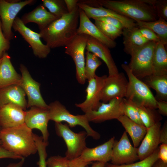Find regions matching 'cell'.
<instances>
[{
  "label": "cell",
  "mask_w": 167,
  "mask_h": 167,
  "mask_svg": "<svg viewBox=\"0 0 167 167\" xmlns=\"http://www.w3.org/2000/svg\"><path fill=\"white\" fill-rule=\"evenodd\" d=\"M94 20L100 21L111 24L119 29L122 30L125 28L118 19L111 17H101L93 19Z\"/></svg>",
  "instance_id": "42"
},
{
  "label": "cell",
  "mask_w": 167,
  "mask_h": 167,
  "mask_svg": "<svg viewBox=\"0 0 167 167\" xmlns=\"http://www.w3.org/2000/svg\"><path fill=\"white\" fill-rule=\"evenodd\" d=\"M157 109L158 112L164 116L167 115V102L161 100H157Z\"/></svg>",
  "instance_id": "47"
},
{
  "label": "cell",
  "mask_w": 167,
  "mask_h": 167,
  "mask_svg": "<svg viewBox=\"0 0 167 167\" xmlns=\"http://www.w3.org/2000/svg\"><path fill=\"white\" fill-rule=\"evenodd\" d=\"M68 13H71L78 9V0H64Z\"/></svg>",
  "instance_id": "48"
},
{
  "label": "cell",
  "mask_w": 167,
  "mask_h": 167,
  "mask_svg": "<svg viewBox=\"0 0 167 167\" xmlns=\"http://www.w3.org/2000/svg\"><path fill=\"white\" fill-rule=\"evenodd\" d=\"M34 0H26L16 2L0 0V18L2 28L5 38L9 41L14 38L12 28L17 15L24 6L34 4Z\"/></svg>",
  "instance_id": "9"
},
{
  "label": "cell",
  "mask_w": 167,
  "mask_h": 167,
  "mask_svg": "<svg viewBox=\"0 0 167 167\" xmlns=\"http://www.w3.org/2000/svg\"><path fill=\"white\" fill-rule=\"evenodd\" d=\"M32 130L24 123L0 131L2 146L9 152L23 157L37 152Z\"/></svg>",
  "instance_id": "3"
},
{
  "label": "cell",
  "mask_w": 167,
  "mask_h": 167,
  "mask_svg": "<svg viewBox=\"0 0 167 167\" xmlns=\"http://www.w3.org/2000/svg\"><path fill=\"white\" fill-rule=\"evenodd\" d=\"M105 163L96 161L93 163L91 167H105Z\"/></svg>",
  "instance_id": "51"
},
{
  "label": "cell",
  "mask_w": 167,
  "mask_h": 167,
  "mask_svg": "<svg viewBox=\"0 0 167 167\" xmlns=\"http://www.w3.org/2000/svg\"><path fill=\"white\" fill-rule=\"evenodd\" d=\"M123 98H116L107 103H101L96 110L84 114L89 122L95 123L113 119H118L124 115L122 106Z\"/></svg>",
  "instance_id": "15"
},
{
  "label": "cell",
  "mask_w": 167,
  "mask_h": 167,
  "mask_svg": "<svg viewBox=\"0 0 167 167\" xmlns=\"http://www.w3.org/2000/svg\"><path fill=\"white\" fill-rule=\"evenodd\" d=\"M153 6L159 18L167 20V0H155Z\"/></svg>",
  "instance_id": "39"
},
{
  "label": "cell",
  "mask_w": 167,
  "mask_h": 167,
  "mask_svg": "<svg viewBox=\"0 0 167 167\" xmlns=\"http://www.w3.org/2000/svg\"><path fill=\"white\" fill-rule=\"evenodd\" d=\"M79 25L77 34H84L91 36L109 48H113L116 46V43L105 36L79 8Z\"/></svg>",
  "instance_id": "19"
},
{
  "label": "cell",
  "mask_w": 167,
  "mask_h": 167,
  "mask_svg": "<svg viewBox=\"0 0 167 167\" xmlns=\"http://www.w3.org/2000/svg\"><path fill=\"white\" fill-rule=\"evenodd\" d=\"M69 160L65 156H54L46 161L47 167H68Z\"/></svg>",
  "instance_id": "38"
},
{
  "label": "cell",
  "mask_w": 167,
  "mask_h": 167,
  "mask_svg": "<svg viewBox=\"0 0 167 167\" xmlns=\"http://www.w3.org/2000/svg\"><path fill=\"white\" fill-rule=\"evenodd\" d=\"M160 144H167V122L165 121L160 133Z\"/></svg>",
  "instance_id": "46"
},
{
  "label": "cell",
  "mask_w": 167,
  "mask_h": 167,
  "mask_svg": "<svg viewBox=\"0 0 167 167\" xmlns=\"http://www.w3.org/2000/svg\"><path fill=\"white\" fill-rule=\"evenodd\" d=\"M25 95L24 91L19 85H12L0 89V106L13 104L26 111L27 102Z\"/></svg>",
  "instance_id": "24"
},
{
  "label": "cell",
  "mask_w": 167,
  "mask_h": 167,
  "mask_svg": "<svg viewBox=\"0 0 167 167\" xmlns=\"http://www.w3.org/2000/svg\"><path fill=\"white\" fill-rule=\"evenodd\" d=\"M79 20V7L54 20L39 33L51 49L65 46L77 34Z\"/></svg>",
  "instance_id": "1"
},
{
  "label": "cell",
  "mask_w": 167,
  "mask_h": 167,
  "mask_svg": "<svg viewBox=\"0 0 167 167\" xmlns=\"http://www.w3.org/2000/svg\"><path fill=\"white\" fill-rule=\"evenodd\" d=\"M153 75H167V52L165 46L161 42L156 43L152 61Z\"/></svg>",
  "instance_id": "28"
},
{
  "label": "cell",
  "mask_w": 167,
  "mask_h": 167,
  "mask_svg": "<svg viewBox=\"0 0 167 167\" xmlns=\"http://www.w3.org/2000/svg\"><path fill=\"white\" fill-rule=\"evenodd\" d=\"M12 28L15 32H18L30 45L35 56L40 58H45L47 57L51 49L42 42L39 33L27 27L18 16L14 21Z\"/></svg>",
  "instance_id": "12"
},
{
  "label": "cell",
  "mask_w": 167,
  "mask_h": 167,
  "mask_svg": "<svg viewBox=\"0 0 167 167\" xmlns=\"http://www.w3.org/2000/svg\"><path fill=\"white\" fill-rule=\"evenodd\" d=\"M7 53H4L0 65V89L12 85L19 86L21 76L13 67Z\"/></svg>",
  "instance_id": "23"
},
{
  "label": "cell",
  "mask_w": 167,
  "mask_h": 167,
  "mask_svg": "<svg viewBox=\"0 0 167 167\" xmlns=\"http://www.w3.org/2000/svg\"><path fill=\"white\" fill-rule=\"evenodd\" d=\"M24 158H23L20 159V161L19 162L10 163L6 167H22L24 163Z\"/></svg>",
  "instance_id": "50"
},
{
  "label": "cell",
  "mask_w": 167,
  "mask_h": 167,
  "mask_svg": "<svg viewBox=\"0 0 167 167\" xmlns=\"http://www.w3.org/2000/svg\"><path fill=\"white\" fill-rule=\"evenodd\" d=\"M161 128V123L159 121L148 128L140 145L137 148V154L140 161L150 156L158 147Z\"/></svg>",
  "instance_id": "20"
},
{
  "label": "cell",
  "mask_w": 167,
  "mask_h": 167,
  "mask_svg": "<svg viewBox=\"0 0 167 167\" xmlns=\"http://www.w3.org/2000/svg\"><path fill=\"white\" fill-rule=\"evenodd\" d=\"M23 158L5 149L2 145H0V159L2 158H11L21 159Z\"/></svg>",
  "instance_id": "43"
},
{
  "label": "cell",
  "mask_w": 167,
  "mask_h": 167,
  "mask_svg": "<svg viewBox=\"0 0 167 167\" xmlns=\"http://www.w3.org/2000/svg\"><path fill=\"white\" fill-rule=\"evenodd\" d=\"M122 124L131 137L134 146L137 148L144 138L148 128L144 126L138 124L124 115L117 119Z\"/></svg>",
  "instance_id": "27"
},
{
  "label": "cell",
  "mask_w": 167,
  "mask_h": 167,
  "mask_svg": "<svg viewBox=\"0 0 167 167\" xmlns=\"http://www.w3.org/2000/svg\"><path fill=\"white\" fill-rule=\"evenodd\" d=\"M69 127L67 123H55L56 134L63 139L66 146L65 156L70 160L80 156L87 147L86 143L87 135L85 131L75 133Z\"/></svg>",
  "instance_id": "7"
},
{
  "label": "cell",
  "mask_w": 167,
  "mask_h": 167,
  "mask_svg": "<svg viewBox=\"0 0 167 167\" xmlns=\"http://www.w3.org/2000/svg\"><path fill=\"white\" fill-rule=\"evenodd\" d=\"M115 137L113 136L103 144L93 148L87 147L80 157L86 162L93 161L106 164L111 160L112 149Z\"/></svg>",
  "instance_id": "22"
},
{
  "label": "cell",
  "mask_w": 167,
  "mask_h": 167,
  "mask_svg": "<svg viewBox=\"0 0 167 167\" xmlns=\"http://www.w3.org/2000/svg\"><path fill=\"white\" fill-rule=\"evenodd\" d=\"M50 120L48 109L32 106L26 111L24 123L29 128L40 131L44 141L48 142L49 133L48 125Z\"/></svg>",
  "instance_id": "16"
},
{
  "label": "cell",
  "mask_w": 167,
  "mask_h": 167,
  "mask_svg": "<svg viewBox=\"0 0 167 167\" xmlns=\"http://www.w3.org/2000/svg\"><path fill=\"white\" fill-rule=\"evenodd\" d=\"M48 111L50 120L55 123L66 122L70 127L79 125L84 129L87 136L98 140L101 135L90 126L87 117L84 114L75 115L71 113L64 105L59 101H55L49 105Z\"/></svg>",
  "instance_id": "4"
},
{
  "label": "cell",
  "mask_w": 167,
  "mask_h": 167,
  "mask_svg": "<svg viewBox=\"0 0 167 167\" xmlns=\"http://www.w3.org/2000/svg\"><path fill=\"white\" fill-rule=\"evenodd\" d=\"M34 140L39 156V160L37 164L39 167H47L46 159L47 154L46 148L49 142L44 141L42 136L38 135L34 137Z\"/></svg>",
  "instance_id": "37"
},
{
  "label": "cell",
  "mask_w": 167,
  "mask_h": 167,
  "mask_svg": "<svg viewBox=\"0 0 167 167\" xmlns=\"http://www.w3.org/2000/svg\"><path fill=\"white\" fill-rule=\"evenodd\" d=\"M2 129V127H1V126H0V131ZM2 145V142H1V141L0 140V145Z\"/></svg>",
  "instance_id": "52"
},
{
  "label": "cell",
  "mask_w": 167,
  "mask_h": 167,
  "mask_svg": "<svg viewBox=\"0 0 167 167\" xmlns=\"http://www.w3.org/2000/svg\"><path fill=\"white\" fill-rule=\"evenodd\" d=\"M135 104L143 124L147 128L161 120L162 117L160 116V114L158 112L156 111V109Z\"/></svg>",
  "instance_id": "31"
},
{
  "label": "cell",
  "mask_w": 167,
  "mask_h": 167,
  "mask_svg": "<svg viewBox=\"0 0 167 167\" xmlns=\"http://www.w3.org/2000/svg\"><path fill=\"white\" fill-rule=\"evenodd\" d=\"M26 111L13 104L0 106V125L2 129L16 127L24 123Z\"/></svg>",
  "instance_id": "18"
},
{
  "label": "cell",
  "mask_w": 167,
  "mask_h": 167,
  "mask_svg": "<svg viewBox=\"0 0 167 167\" xmlns=\"http://www.w3.org/2000/svg\"><path fill=\"white\" fill-rule=\"evenodd\" d=\"M156 93L157 100L167 101V75L158 76L153 74L141 80Z\"/></svg>",
  "instance_id": "29"
},
{
  "label": "cell",
  "mask_w": 167,
  "mask_h": 167,
  "mask_svg": "<svg viewBox=\"0 0 167 167\" xmlns=\"http://www.w3.org/2000/svg\"><path fill=\"white\" fill-rule=\"evenodd\" d=\"M78 7L82 10L89 19L101 17H111L118 19L125 28L130 29L137 26L135 21L121 15L109 9L101 6L93 7L85 4L78 3Z\"/></svg>",
  "instance_id": "21"
},
{
  "label": "cell",
  "mask_w": 167,
  "mask_h": 167,
  "mask_svg": "<svg viewBox=\"0 0 167 167\" xmlns=\"http://www.w3.org/2000/svg\"><path fill=\"white\" fill-rule=\"evenodd\" d=\"M156 44L149 41L130 54L131 57L128 65L133 74L139 79L152 74V58Z\"/></svg>",
  "instance_id": "6"
},
{
  "label": "cell",
  "mask_w": 167,
  "mask_h": 167,
  "mask_svg": "<svg viewBox=\"0 0 167 167\" xmlns=\"http://www.w3.org/2000/svg\"><path fill=\"white\" fill-rule=\"evenodd\" d=\"M21 80L19 86L28 97L27 108L37 106L48 109L49 105L45 103L41 95L40 84L32 78L28 69L24 64L20 65Z\"/></svg>",
  "instance_id": "10"
},
{
  "label": "cell",
  "mask_w": 167,
  "mask_h": 167,
  "mask_svg": "<svg viewBox=\"0 0 167 167\" xmlns=\"http://www.w3.org/2000/svg\"><path fill=\"white\" fill-rule=\"evenodd\" d=\"M87 35L77 34L65 46V53L70 56L75 65L76 79L81 84H85L86 79L84 75L85 58Z\"/></svg>",
  "instance_id": "8"
},
{
  "label": "cell",
  "mask_w": 167,
  "mask_h": 167,
  "mask_svg": "<svg viewBox=\"0 0 167 167\" xmlns=\"http://www.w3.org/2000/svg\"><path fill=\"white\" fill-rule=\"evenodd\" d=\"M122 106L124 115L134 122L143 125L137 107L134 103L129 99L123 98Z\"/></svg>",
  "instance_id": "34"
},
{
  "label": "cell",
  "mask_w": 167,
  "mask_h": 167,
  "mask_svg": "<svg viewBox=\"0 0 167 167\" xmlns=\"http://www.w3.org/2000/svg\"><path fill=\"white\" fill-rule=\"evenodd\" d=\"M128 86V81L122 72L116 75L107 76L102 88L101 101L107 103L116 98H125Z\"/></svg>",
  "instance_id": "14"
},
{
  "label": "cell",
  "mask_w": 167,
  "mask_h": 167,
  "mask_svg": "<svg viewBox=\"0 0 167 167\" xmlns=\"http://www.w3.org/2000/svg\"><path fill=\"white\" fill-rule=\"evenodd\" d=\"M159 148L150 156L146 158L135 163L128 164L116 165L111 163H106L105 167H151L154 163L158 159Z\"/></svg>",
  "instance_id": "36"
},
{
  "label": "cell",
  "mask_w": 167,
  "mask_h": 167,
  "mask_svg": "<svg viewBox=\"0 0 167 167\" xmlns=\"http://www.w3.org/2000/svg\"><path fill=\"white\" fill-rule=\"evenodd\" d=\"M10 47V41L5 38L3 32L0 18V59L2 58L4 53L9 49Z\"/></svg>",
  "instance_id": "40"
},
{
  "label": "cell",
  "mask_w": 167,
  "mask_h": 167,
  "mask_svg": "<svg viewBox=\"0 0 167 167\" xmlns=\"http://www.w3.org/2000/svg\"><path fill=\"white\" fill-rule=\"evenodd\" d=\"M151 167H167V163L158 159L152 165Z\"/></svg>",
  "instance_id": "49"
},
{
  "label": "cell",
  "mask_w": 167,
  "mask_h": 167,
  "mask_svg": "<svg viewBox=\"0 0 167 167\" xmlns=\"http://www.w3.org/2000/svg\"><path fill=\"white\" fill-rule=\"evenodd\" d=\"M124 51L130 54L134 50L145 45L149 41L145 38L137 26L122 30Z\"/></svg>",
  "instance_id": "26"
},
{
  "label": "cell",
  "mask_w": 167,
  "mask_h": 167,
  "mask_svg": "<svg viewBox=\"0 0 167 167\" xmlns=\"http://www.w3.org/2000/svg\"><path fill=\"white\" fill-rule=\"evenodd\" d=\"M94 20L95 25L109 39L114 41L115 39L122 34V30L119 29L111 24L96 20Z\"/></svg>",
  "instance_id": "35"
},
{
  "label": "cell",
  "mask_w": 167,
  "mask_h": 167,
  "mask_svg": "<svg viewBox=\"0 0 167 167\" xmlns=\"http://www.w3.org/2000/svg\"><path fill=\"white\" fill-rule=\"evenodd\" d=\"M107 76L96 75L88 81V84L85 90L87 93L85 100L82 103L75 104V106L85 113L96 110L100 105L102 91Z\"/></svg>",
  "instance_id": "13"
},
{
  "label": "cell",
  "mask_w": 167,
  "mask_h": 167,
  "mask_svg": "<svg viewBox=\"0 0 167 167\" xmlns=\"http://www.w3.org/2000/svg\"><path fill=\"white\" fill-rule=\"evenodd\" d=\"M86 49L105 62L108 69L109 76L116 75L119 73L109 48L105 45L92 36L87 35Z\"/></svg>",
  "instance_id": "17"
},
{
  "label": "cell",
  "mask_w": 167,
  "mask_h": 167,
  "mask_svg": "<svg viewBox=\"0 0 167 167\" xmlns=\"http://www.w3.org/2000/svg\"><path fill=\"white\" fill-rule=\"evenodd\" d=\"M91 163L85 161L79 156L69 160L68 167H86Z\"/></svg>",
  "instance_id": "44"
},
{
  "label": "cell",
  "mask_w": 167,
  "mask_h": 167,
  "mask_svg": "<svg viewBox=\"0 0 167 167\" xmlns=\"http://www.w3.org/2000/svg\"><path fill=\"white\" fill-rule=\"evenodd\" d=\"M121 66L128 78V86L125 98L135 104L153 109H157V100L149 88L142 80L135 76L128 65Z\"/></svg>",
  "instance_id": "5"
},
{
  "label": "cell",
  "mask_w": 167,
  "mask_h": 167,
  "mask_svg": "<svg viewBox=\"0 0 167 167\" xmlns=\"http://www.w3.org/2000/svg\"><path fill=\"white\" fill-rule=\"evenodd\" d=\"M86 62L84 67V75L88 81L94 78L96 75V70L101 64L100 59L93 53L86 51Z\"/></svg>",
  "instance_id": "32"
},
{
  "label": "cell",
  "mask_w": 167,
  "mask_h": 167,
  "mask_svg": "<svg viewBox=\"0 0 167 167\" xmlns=\"http://www.w3.org/2000/svg\"><path fill=\"white\" fill-rule=\"evenodd\" d=\"M20 19L25 25L32 22L36 24L40 30L58 19L48 11L43 4L39 5L31 11L24 14Z\"/></svg>",
  "instance_id": "25"
},
{
  "label": "cell",
  "mask_w": 167,
  "mask_h": 167,
  "mask_svg": "<svg viewBox=\"0 0 167 167\" xmlns=\"http://www.w3.org/2000/svg\"><path fill=\"white\" fill-rule=\"evenodd\" d=\"M2 60V58H1L0 59V65L1 64Z\"/></svg>",
  "instance_id": "53"
},
{
  "label": "cell",
  "mask_w": 167,
  "mask_h": 167,
  "mask_svg": "<svg viewBox=\"0 0 167 167\" xmlns=\"http://www.w3.org/2000/svg\"><path fill=\"white\" fill-rule=\"evenodd\" d=\"M138 28L149 29L155 33L159 38L161 43L165 46L167 44V22L165 20L159 18L156 20L150 21H137Z\"/></svg>",
  "instance_id": "30"
},
{
  "label": "cell",
  "mask_w": 167,
  "mask_h": 167,
  "mask_svg": "<svg viewBox=\"0 0 167 167\" xmlns=\"http://www.w3.org/2000/svg\"><path fill=\"white\" fill-rule=\"evenodd\" d=\"M139 28L142 35L148 41H153L156 43L161 42L160 39L158 36L150 29L144 28Z\"/></svg>",
  "instance_id": "41"
},
{
  "label": "cell",
  "mask_w": 167,
  "mask_h": 167,
  "mask_svg": "<svg viewBox=\"0 0 167 167\" xmlns=\"http://www.w3.org/2000/svg\"><path fill=\"white\" fill-rule=\"evenodd\" d=\"M43 5L57 19L68 13L64 1L63 0H42Z\"/></svg>",
  "instance_id": "33"
},
{
  "label": "cell",
  "mask_w": 167,
  "mask_h": 167,
  "mask_svg": "<svg viewBox=\"0 0 167 167\" xmlns=\"http://www.w3.org/2000/svg\"><path fill=\"white\" fill-rule=\"evenodd\" d=\"M138 160L137 148L131 144L125 131L119 141L114 140L110 160L111 164L116 165L128 164Z\"/></svg>",
  "instance_id": "11"
},
{
  "label": "cell",
  "mask_w": 167,
  "mask_h": 167,
  "mask_svg": "<svg viewBox=\"0 0 167 167\" xmlns=\"http://www.w3.org/2000/svg\"><path fill=\"white\" fill-rule=\"evenodd\" d=\"M99 6L111 10L135 21L150 22L158 18L153 4L155 0H97Z\"/></svg>",
  "instance_id": "2"
},
{
  "label": "cell",
  "mask_w": 167,
  "mask_h": 167,
  "mask_svg": "<svg viewBox=\"0 0 167 167\" xmlns=\"http://www.w3.org/2000/svg\"><path fill=\"white\" fill-rule=\"evenodd\" d=\"M158 153V158L165 163H167V144H161Z\"/></svg>",
  "instance_id": "45"
}]
</instances>
